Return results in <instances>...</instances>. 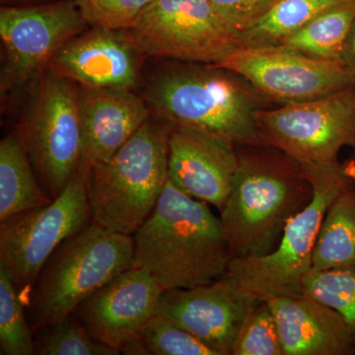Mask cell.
I'll use <instances>...</instances> for the list:
<instances>
[{"instance_id":"6da1fadb","label":"cell","mask_w":355,"mask_h":355,"mask_svg":"<svg viewBox=\"0 0 355 355\" xmlns=\"http://www.w3.org/2000/svg\"><path fill=\"white\" fill-rule=\"evenodd\" d=\"M133 240L132 268L148 272L163 291L216 282L233 260L220 217L170 180Z\"/></svg>"},{"instance_id":"7a4b0ae2","label":"cell","mask_w":355,"mask_h":355,"mask_svg":"<svg viewBox=\"0 0 355 355\" xmlns=\"http://www.w3.org/2000/svg\"><path fill=\"white\" fill-rule=\"evenodd\" d=\"M232 191L220 211L233 259L261 257L277 247L289 220L313 198L297 161L266 144L237 146Z\"/></svg>"},{"instance_id":"3957f363","label":"cell","mask_w":355,"mask_h":355,"mask_svg":"<svg viewBox=\"0 0 355 355\" xmlns=\"http://www.w3.org/2000/svg\"><path fill=\"white\" fill-rule=\"evenodd\" d=\"M156 118L172 127L209 133L236 146L263 144L257 113L268 100L242 77L211 65L161 70L144 92Z\"/></svg>"},{"instance_id":"277c9868","label":"cell","mask_w":355,"mask_h":355,"mask_svg":"<svg viewBox=\"0 0 355 355\" xmlns=\"http://www.w3.org/2000/svg\"><path fill=\"white\" fill-rule=\"evenodd\" d=\"M172 128L150 116L109 160L83 172L92 223L135 235L155 209L169 180Z\"/></svg>"},{"instance_id":"5b68a950","label":"cell","mask_w":355,"mask_h":355,"mask_svg":"<svg viewBox=\"0 0 355 355\" xmlns=\"http://www.w3.org/2000/svg\"><path fill=\"white\" fill-rule=\"evenodd\" d=\"M133 236L94 223L65 240L26 297L33 333L69 316L89 295L133 266Z\"/></svg>"},{"instance_id":"8992f818","label":"cell","mask_w":355,"mask_h":355,"mask_svg":"<svg viewBox=\"0 0 355 355\" xmlns=\"http://www.w3.org/2000/svg\"><path fill=\"white\" fill-rule=\"evenodd\" d=\"M313 189L307 205L292 217L277 247L261 257L233 259L226 275L257 298L303 295L324 214L334 198L354 180L355 163L303 167Z\"/></svg>"},{"instance_id":"52a82bcc","label":"cell","mask_w":355,"mask_h":355,"mask_svg":"<svg viewBox=\"0 0 355 355\" xmlns=\"http://www.w3.org/2000/svg\"><path fill=\"white\" fill-rule=\"evenodd\" d=\"M17 135L44 193L60 197L83 156L79 91L71 81L51 71L44 76Z\"/></svg>"},{"instance_id":"ba28073f","label":"cell","mask_w":355,"mask_h":355,"mask_svg":"<svg viewBox=\"0 0 355 355\" xmlns=\"http://www.w3.org/2000/svg\"><path fill=\"white\" fill-rule=\"evenodd\" d=\"M92 223L85 176L79 170L60 197L0 221V265L25 300L60 245Z\"/></svg>"},{"instance_id":"9c48e42d","label":"cell","mask_w":355,"mask_h":355,"mask_svg":"<svg viewBox=\"0 0 355 355\" xmlns=\"http://www.w3.org/2000/svg\"><path fill=\"white\" fill-rule=\"evenodd\" d=\"M259 135L302 167L340 162L343 147H355V87L310 100L261 109Z\"/></svg>"},{"instance_id":"30bf717a","label":"cell","mask_w":355,"mask_h":355,"mask_svg":"<svg viewBox=\"0 0 355 355\" xmlns=\"http://www.w3.org/2000/svg\"><path fill=\"white\" fill-rule=\"evenodd\" d=\"M148 57L214 64L240 46L209 0H151L128 29Z\"/></svg>"},{"instance_id":"8fae6325","label":"cell","mask_w":355,"mask_h":355,"mask_svg":"<svg viewBox=\"0 0 355 355\" xmlns=\"http://www.w3.org/2000/svg\"><path fill=\"white\" fill-rule=\"evenodd\" d=\"M211 67L237 74L268 101L280 105L355 87L342 62L315 60L279 46H239Z\"/></svg>"},{"instance_id":"7c38bea8","label":"cell","mask_w":355,"mask_h":355,"mask_svg":"<svg viewBox=\"0 0 355 355\" xmlns=\"http://www.w3.org/2000/svg\"><path fill=\"white\" fill-rule=\"evenodd\" d=\"M86 24L73 0L1 8L2 92H17L29 86L50 65L58 51L83 33Z\"/></svg>"},{"instance_id":"4fadbf2b","label":"cell","mask_w":355,"mask_h":355,"mask_svg":"<svg viewBox=\"0 0 355 355\" xmlns=\"http://www.w3.org/2000/svg\"><path fill=\"white\" fill-rule=\"evenodd\" d=\"M259 300L225 275L205 286L163 291L157 314L195 336L217 355H232L243 322Z\"/></svg>"},{"instance_id":"5bb4252c","label":"cell","mask_w":355,"mask_h":355,"mask_svg":"<svg viewBox=\"0 0 355 355\" xmlns=\"http://www.w3.org/2000/svg\"><path fill=\"white\" fill-rule=\"evenodd\" d=\"M162 293L146 270L128 268L84 299L72 314L93 340L121 354L157 314Z\"/></svg>"},{"instance_id":"9a60e30c","label":"cell","mask_w":355,"mask_h":355,"mask_svg":"<svg viewBox=\"0 0 355 355\" xmlns=\"http://www.w3.org/2000/svg\"><path fill=\"white\" fill-rule=\"evenodd\" d=\"M146 55L128 30L93 28L70 39L51 60V71L86 88L132 89Z\"/></svg>"},{"instance_id":"2e32d148","label":"cell","mask_w":355,"mask_h":355,"mask_svg":"<svg viewBox=\"0 0 355 355\" xmlns=\"http://www.w3.org/2000/svg\"><path fill=\"white\" fill-rule=\"evenodd\" d=\"M237 146L209 133L173 127L169 137L168 176L190 197L223 209L234 184Z\"/></svg>"},{"instance_id":"e0dca14e","label":"cell","mask_w":355,"mask_h":355,"mask_svg":"<svg viewBox=\"0 0 355 355\" xmlns=\"http://www.w3.org/2000/svg\"><path fill=\"white\" fill-rule=\"evenodd\" d=\"M79 104L83 130V172L109 160L150 118L144 98L130 89L83 87Z\"/></svg>"},{"instance_id":"ac0fdd59","label":"cell","mask_w":355,"mask_h":355,"mask_svg":"<svg viewBox=\"0 0 355 355\" xmlns=\"http://www.w3.org/2000/svg\"><path fill=\"white\" fill-rule=\"evenodd\" d=\"M284 355L354 354L347 324L336 310L306 295L268 299Z\"/></svg>"},{"instance_id":"d6986e66","label":"cell","mask_w":355,"mask_h":355,"mask_svg":"<svg viewBox=\"0 0 355 355\" xmlns=\"http://www.w3.org/2000/svg\"><path fill=\"white\" fill-rule=\"evenodd\" d=\"M17 135L0 142V221L51 202Z\"/></svg>"},{"instance_id":"ffe728a7","label":"cell","mask_w":355,"mask_h":355,"mask_svg":"<svg viewBox=\"0 0 355 355\" xmlns=\"http://www.w3.org/2000/svg\"><path fill=\"white\" fill-rule=\"evenodd\" d=\"M355 265L354 180L338 193L324 214L313 253V272Z\"/></svg>"},{"instance_id":"44dd1931","label":"cell","mask_w":355,"mask_h":355,"mask_svg":"<svg viewBox=\"0 0 355 355\" xmlns=\"http://www.w3.org/2000/svg\"><path fill=\"white\" fill-rule=\"evenodd\" d=\"M354 19L355 1L343 4L310 21L277 46L315 60L340 62Z\"/></svg>"},{"instance_id":"7402d4cb","label":"cell","mask_w":355,"mask_h":355,"mask_svg":"<svg viewBox=\"0 0 355 355\" xmlns=\"http://www.w3.org/2000/svg\"><path fill=\"white\" fill-rule=\"evenodd\" d=\"M355 0H280L265 17L238 36L240 46H277L301 27L335 7Z\"/></svg>"},{"instance_id":"603a6c76","label":"cell","mask_w":355,"mask_h":355,"mask_svg":"<svg viewBox=\"0 0 355 355\" xmlns=\"http://www.w3.org/2000/svg\"><path fill=\"white\" fill-rule=\"evenodd\" d=\"M26 300L0 265V354H35V336L26 314Z\"/></svg>"},{"instance_id":"cb8c5ba5","label":"cell","mask_w":355,"mask_h":355,"mask_svg":"<svg viewBox=\"0 0 355 355\" xmlns=\"http://www.w3.org/2000/svg\"><path fill=\"white\" fill-rule=\"evenodd\" d=\"M303 295L316 299L340 314L355 345V265L312 270L303 284Z\"/></svg>"},{"instance_id":"d4e9b609","label":"cell","mask_w":355,"mask_h":355,"mask_svg":"<svg viewBox=\"0 0 355 355\" xmlns=\"http://www.w3.org/2000/svg\"><path fill=\"white\" fill-rule=\"evenodd\" d=\"M35 354L118 355V349L96 342L73 314L35 331Z\"/></svg>"},{"instance_id":"484cf974","label":"cell","mask_w":355,"mask_h":355,"mask_svg":"<svg viewBox=\"0 0 355 355\" xmlns=\"http://www.w3.org/2000/svg\"><path fill=\"white\" fill-rule=\"evenodd\" d=\"M232 355H284L279 329L270 303L260 299L248 313Z\"/></svg>"},{"instance_id":"4316f807","label":"cell","mask_w":355,"mask_h":355,"mask_svg":"<svg viewBox=\"0 0 355 355\" xmlns=\"http://www.w3.org/2000/svg\"><path fill=\"white\" fill-rule=\"evenodd\" d=\"M139 340L147 355H217L195 336L160 314L149 320Z\"/></svg>"},{"instance_id":"83f0119b","label":"cell","mask_w":355,"mask_h":355,"mask_svg":"<svg viewBox=\"0 0 355 355\" xmlns=\"http://www.w3.org/2000/svg\"><path fill=\"white\" fill-rule=\"evenodd\" d=\"M93 28L128 30L151 0H73Z\"/></svg>"},{"instance_id":"f1b7e54d","label":"cell","mask_w":355,"mask_h":355,"mask_svg":"<svg viewBox=\"0 0 355 355\" xmlns=\"http://www.w3.org/2000/svg\"><path fill=\"white\" fill-rule=\"evenodd\" d=\"M236 37L251 29L280 0H209Z\"/></svg>"},{"instance_id":"f546056e","label":"cell","mask_w":355,"mask_h":355,"mask_svg":"<svg viewBox=\"0 0 355 355\" xmlns=\"http://www.w3.org/2000/svg\"><path fill=\"white\" fill-rule=\"evenodd\" d=\"M340 62L347 69L355 86V19L343 46Z\"/></svg>"},{"instance_id":"4dcf8cb0","label":"cell","mask_w":355,"mask_h":355,"mask_svg":"<svg viewBox=\"0 0 355 355\" xmlns=\"http://www.w3.org/2000/svg\"><path fill=\"white\" fill-rule=\"evenodd\" d=\"M1 1H22V0H1Z\"/></svg>"},{"instance_id":"1f68e13d","label":"cell","mask_w":355,"mask_h":355,"mask_svg":"<svg viewBox=\"0 0 355 355\" xmlns=\"http://www.w3.org/2000/svg\"><path fill=\"white\" fill-rule=\"evenodd\" d=\"M354 354H355V349H354Z\"/></svg>"}]
</instances>
